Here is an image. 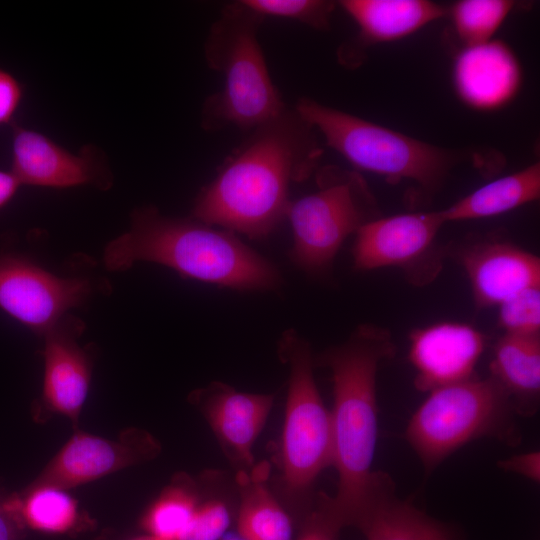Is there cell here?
Wrapping results in <instances>:
<instances>
[{"mask_svg": "<svg viewBox=\"0 0 540 540\" xmlns=\"http://www.w3.org/2000/svg\"><path fill=\"white\" fill-rule=\"evenodd\" d=\"M23 96L18 80L9 72L0 69V125L10 123Z\"/></svg>", "mask_w": 540, "mask_h": 540, "instance_id": "30", "label": "cell"}, {"mask_svg": "<svg viewBox=\"0 0 540 540\" xmlns=\"http://www.w3.org/2000/svg\"><path fill=\"white\" fill-rule=\"evenodd\" d=\"M220 540H248L238 530L227 531Z\"/></svg>", "mask_w": 540, "mask_h": 540, "instance_id": "34", "label": "cell"}, {"mask_svg": "<svg viewBox=\"0 0 540 540\" xmlns=\"http://www.w3.org/2000/svg\"><path fill=\"white\" fill-rule=\"evenodd\" d=\"M510 0H460L447 7V15L462 46L494 39L513 11Z\"/></svg>", "mask_w": 540, "mask_h": 540, "instance_id": "25", "label": "cell"}, {"mask_svg": "<svg viewBox=\"0 0 540 540\" xmlns=\"http://www.w3.org/2000/svg\"><path fill=\"white\" fill-rule=\"evenodd\" d=\"M395 351L389 331L365 324L314 359L332 375V465L338 488L329 502L344 527L357 528L384 473L372 471L378 434L376 376L380 363Z\"/></svg>", "mask_w": 540, "mask_h": 540, "instance_id": "2", "label": "cell"}, {"mask_svg": "<svg viewBox=\"0 0 540 540\" xmlns=\"http://www.w3.org/2000/svg\"><path fill=\"white\" fill-rule=\"evenodd\" d=\"M315 129L286 108L252 130L198 194L191 217L250 239L267 237L286 218L291 183L318 170Z\"/></svg>", "mask_w": 540, "mask_h": 540, "instance_id": "1", "label": "cell"}, {"mask_svg": "<svg viewBox=\"0 0 540 540\" xmlns=\"http://www.w3.org/2000/svg\"><path fill=\"white\" fill-rule=\"evenodd\" d=\"M357 528L366 540H462L458 530L396 496L386 473Z\"/></svg>", "mask_w": 540, "mask_h": 540, "instance_id": "18", "label": "cell"}, {"mask_svg": "<svg viewBox=\"0 0 540 540\" xmlns=\"http://www.w3.org/2000/svg\"><path fill=\"white\" fill-rule=\"evenodd\" d=\"M201 498L198 483L184 472L177 473L143 512L139 525L149 535L178 540Z\"/></svg>", "mask_w": 540, "mask_h": 540, "instance_id": "24", "label": "cell"}, {"mask_svg": "<svg viewBox=\"0 0 540 540\" xmlns=\"http://www.w3.org/2000/svg\"><path fill=\"white\" fill-rule=\"evenodd\" d=\"M103 260L111 271L139 261L158 263L182 277L235 290H276L283 281L277 267L234 232L192 217L164 216L152 206L132 213L129 230L108 243Z\"/></svg>", "mask_w": 540, "mask_h": 540, "instance_id": "3", "label": "cell"}, {"mask_svg": "<svg viewBox=\"0 0 540 540\" xmlns=\"http://www.w3.org/2000/svg\"><path fill=\"white\" fill-rule=\"evenodd\" d=\"M443 224L440 211L377 217L355 233L354 268L368 271L398 266L408 271L432 255Z\"/></svg>", "mask_w": 540, "mask_h": 540, "instance_id": "15", "label": "cell"}, {"mask_svg": "<svg viewBox=\"0 0 540 540\" xmlns=\"http://www.w3.org/2000/svg\"><path fill=\"white\" fill-rule=\"evenodd\" d=\"M521 61L512 47L499 39L462 46L451 66V83L458 100L477 112L504 109L520 93Z\"/></svg>", "mask_w": 540, "mask_h": 540, "instance_id": "13", "label": "cell"}, {"mask_svg": "<svg viewBox=\"0 0 540 540\" xmlns=\"http://www.w3.org/2000/svg\"><path fill=\"white\" fill-rule=\"evenodd\" d=\"M15 500L24 528L49 535H68L93 525V520L66 489L27 485L15 494Z\"/></svg>", "mask_w": 540, "mask_h": 540, "instance_id": "23", "label": "cell"}, {"mask_svg": "<svg viewBox=\"0 0 540 540\" xmlns=\"http://www.w3.org/2000/svg\"><path fill=\"white\" fill-rule=\"evenodd\" d=\"M83 329L80 320L66 316L43 335L42 390L31 411L36 423L44 424L61 415L70 420L74 430L79 429L94 360L92 351L77 341Z\"/></svg>", "mask_w": 540, "mask_h": 540, "instance_id": "11", "label": "cell"}, {"mask_svg": "<svg viewBox=\"0 0 540 540\" xmlns=\"http://www.w3.org/2000/svg\"><path fill=\"white\" fill-rule=\"evenodd\" d=\"M540 197V164L533 163L497 178L461 198L440 213L446 222L497 216Z\"/></svg>", "mask_w": 540, "mask_h": 540, "instance_id": "22", "label": "cell"}, {"mask_svg": "<svg viewBox=\"0 0 540 540\" xmlns=\"http://www.w3.org/2000/svg\"><path fill=\"white\" fill-rule=\"evenodd\" d=\"M13 132L11 172L21 185L55 189L110 186L111 174L97 148L86 146L73 154L38 131L15 126Z\"/></svg>", "mask_w": 540, "mask_h": 540, "instance_id": "12", "label": "cell"}, {"mask_svg": "<svg viewBox=\"0 0 540 540\" xmlns=\"http://www.w3.org/2000/svg\"><path fill=\"white\" fill-rule=\"evenodd\" d=\"M490 372L508 394L515 414L534 415L540 393V335L504 334L494 347Z\"/></svg>", "mask_w": 540, "mask_h": 540, "instance_id": "20", "label": "cell"}, {"mask_svg": "<svg viewBox=\"0 0 540 540\" xmlns=\"http://www.w3.org/2000/svg\"><path fill=\"white\" fill-rule=\"evenodd\" d=\"M338 5L366 44L401 40L447 15V7L429 0H342Z\"/></svg>", "mask_w": 540, "mask_h": 540, "instance_id": "19", "label": "cell"}, {"mask_svg": "<svg viewBox=\"0 0 540 540\" xmlns=\"http://www.w3.org/2000/svg\"><path fill=\"white\" fill-rule=\"evenodd\" d=\"M231 522L232 511L224 499L201 498L178 540H220L229 530Z\"/></svg>", "mask_w": 540, "mask_h": 540, "instance_id": "28", "label": "cell"}, {"mask_svg": "<svg viewBox=\"0 0 540 540\" xmlns=\"http://www.w3.org/2000/svg\"><path fill=\"white\" fill-rule=\"evenodd\" d=\"M188 400L205 417L237 472L254 468L252 447L271 411L274 396L237 391L212 382L192 391Z\"/></svg>", "mask_w": 540, "mask_h": 540, "instance_id": "14", "label": "cell"}, {"mask_svg": "<svg viewBox=\"0 0 540 540\" xmlns=\"http://www.w3.org/2000/svg\"><path fill=\"white\" fill-rule=\"evenodd\" d=\"M92 293L85 278L56 276L21 256L0 255V308L44 335Z\"/></svg>", "mask_w": 540, "mask_h": 540, "instance_id": "10", "label": "cell"}, {"mask_svg": "<svg viewBox=\"0 0 540 540\" xmlns=\"http://www.w3.org/2000/svg\"><path fill=\"white\" fill-rule=\"evenodd\" d=\"M268 474L267 463L237 472V530L248 540H293L292 519L267 487Z\"/></svg>", "mask_w": 540, "mask_h": 540, "instance_id": "21", "label": "cell"}, {"mask_svg": "<svg viewBox=\"0 0 540 540\" xmlns=\"http://www.w3.org/2000/svg\"><path fill=\"white\" fill-rule=\"evenodd\" d=\"M161 449L160 442L150 432L137 427L122 430L117 439L77 429L28 485L69 490L149 462Z\"/></svg>", "mask_w": 540, "mask_h": 540, "instance_id": "9", "label": "cell"}, {"mask_svg": "<svg viewBox=\"0 0 540 540\" xmlns=\"http://www.w3.org/2000/svg\"><path fill=\"white\" fill-rule=\"evenodd\" d=\"M241 3L263 18L290 19L317 30L330 28L336 6L335 2L326 0H242Z\"/></svg>", "mask_w": 540, "mask_h": 540, "instance_id": "26", "label": "cell"}, {"mask_svg": "<svg viewBox=\"0 0 540 540\" xmlns=\"http://www.w3.org/2000/svg\"><path fill=\"white\" fill-rule=\"evenodd\" d=\"M317 190L291 201L286 213L293 232L292 261L311 274L327 271L344 241L379 217L364 178L337 166L317 170Z\"/></svg>", "mask_w": 540, "mask_h": 540, "instance_id": "8", "label": "cell"}, {"mask_svg": "<svg viewBox=\"0 0 540 540\" xmlns=\"http://www.w3.org/2000/svg\"><path fill=\"white\" fill-rule=\"evenodd\" d=\"M508 394L491 376L437 388L410 418L405 437L427 474L467 443L488 437L520 441Z\"/></svg>", "mask_w": 540, "mask_h": 540, "instance_id": "7", "label": "cell"}, {"mask_svg": "<svg viewBox=\"0 0 540 540\" xmlns=\"http://www.w3.org/2000/svg\"><path fill=\"white\" fill-rule=\"evenodd\" d=\"M458 260L479 309L498 306L525 289L540 287L539 258L508 242L474 243L460 250Z\"/></svg>", "mask_w": 540, "mask_h": 540, "instance_id": "17", "label": "cell"}, {"mask_svg": "<svg viewBox=\"0 0 540 540\" xmlns=\"http://www.w3.org/2000/svg\"><path fill=\"white\" fill-rule=\"evenodd\" d=\"M263 20L237 1L225 6L210 28L204 54L208 66L222 76V88L203 105L206 130H253L287 108L258 40Z\"/></svg>", "mask_w": 540, "mask_h": 540, "instance_id": "4", "label": "cell"}, {"mask_svg": "<svg viewBox=\"0 0 540 540\" xmlns=\"http://www.w3.org/2000/svg\"><path fill=\"white\" fill-rule=\"evenodd\" d=\"M484 347V335L468 324L441 322L415 329L409 359L416 389L431 392L474 377Z\"/></svg>", "mask_w": 540, "mask_h": 540, "instance_id": "16", "label": "cell"}, {"mask_svg": "<svg viewBox=\"0 0 540 540\" xmlns=\"http://www.w3.org/2000/svg\"><path fill=\"white\" fill-rule=\"evenodd\" d=\"M343 524L333 512L329 496L320 493L303 516L295 540H337Z\"/></svg>", "mask_w": 540, "mask_h": 540, "instance_id": "29", "label": "cell"}, {"mask_svg": "<svg viewBox=\"0 0 540 540\" xmlns=\"http://www.w3.org/2000/svg\"><path fill=\"white\" fill-rule=\"evenodd\" d=\"M280 359L289 367L285 417L279 453V486L283 498L301 519L313 504L319 474L332 465L330 411L317 388L310 344L294 329L278 343Z\"/></svg>", "mask_w": 540, "mask_h": 540, "instance_id": "5", "label": "cell"}, {"mask_svg": "<svg viewBox=\"0 0 540 540\" xmlns=\"http://www.w3.org/2000/svg\"><path fill=\"white\" fill-rule=\"evenodd\" d=\"M504 334L540 335V287L525 289L498 305Z\"/></svg>", "mask_w": 540, "mask_h": 540, "instance_id": "27", "label": "cell"}, {"mask_svg": "<svg viewBox=\"0 0 540 540\" xmlns=\"http://www.w3.org/2000/svg\"><path fill=\"white\" fill-rule=\"evenodd\" d=\"M121 540H162L160 538H157L155 536L149 535L147 533L139 534V535H132L129 537H125Z\"/></svg>", "mask_w": 540, "mask_h": 540, "instance_id": "35", "label": "cell"}, {"mask_svg": "<svg viewBox=\"0 0 540 540\" xmlns=\"http://www.w3.org/2000/svg\"><path fill=\"white\" fill-rule=\"evenodd\" d=\"M20 185L11 171L0 170V209L12 199Z\"/></svg>", "mask_w": 540, "mask_h": 540, "instance_id": "33", "label": "cell"}, {"mask_svg": "<svg viewBox=\"0 0 540 540\" xmlns=\"http://www.w3.org/2000/svg\"><path fill=\"white\" fill-rule=\"evenodd\" d=\"M498 466L506 471L522 475L535 483L540 481V453L531 451L499 461Z\"/></svg>", "mask_w": 540, "mask_h": 540, "instance_id": "32", "label": "cell"}, {"mask_svg": "<svg viewBox=\"0 0 540 540\" xmlns=\"http://www.w3.org/2000/svg\"><path fill=\"white\" fill-rule=\"evenodd\" d=\"M23 529L17 513L15 495L0 492V540H21Z\"/></svg>", "mask_w": 540, "mask_h": 540, "instance_id": "31", "label": "cell"}, {"mask_svg": "<svg viewBox=\"0 0 540 540\" xmlns=\"http://www.w3.org/2000/svg\"><path fill=\"white\" fill-rule=\"evenodd\" d=\"M295 110L354 167L391 182L411 180L433 191L465 157L310 98H301Z\"/></svg>", "mask_w": 540, "mask_h": 540, "instance_id": "6", "label": "cell"}]
</instances>
